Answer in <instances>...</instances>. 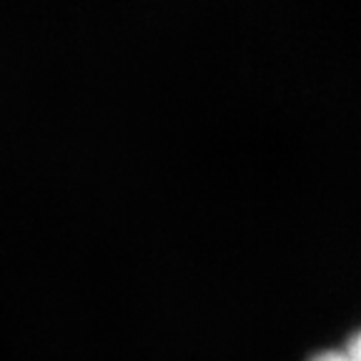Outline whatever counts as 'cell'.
<instances>
[{
    "mask_svg": "<svg viewBox=\"0 0 361 361\" xmlns=\"http://www.w3.org/2000/svg\"><path fill=\"white\" fill-rule=\"evenodd\" d=\"M359 334H351L346 338V344L336 346V349H324V351H316L314 356H309V361H361L359 354Z\"/></svg>",
    "mask_w": 361,
    "mask_h": 361,
    "instance_id": "cell-1",
    "label": "cell"
}]
</instances>
